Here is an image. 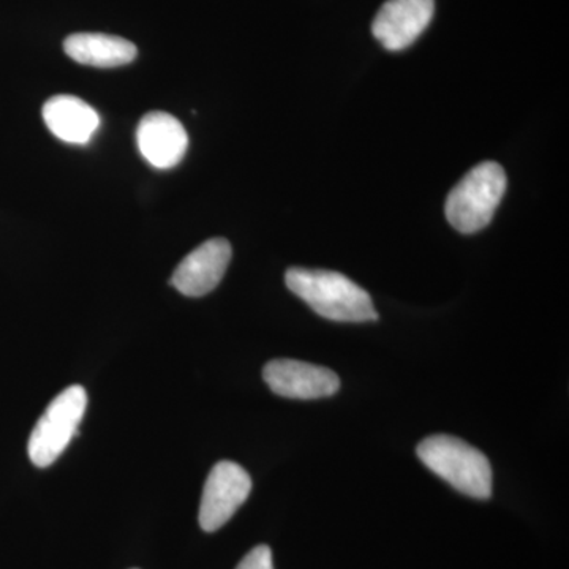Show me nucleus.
<instances>
[{
	"label": "nucleus",
	"mask_w": 569,
	"mask_h": 569,
	"mask_svg": "<svg viewBox=\"0 0 569 569\" xmlns=\"http://www.w3.org/2000/svg\"><path fill=\"white\" fill-rule=\"evenodd\" d=\"M284 282L310 309L328 320L340 323L378 320L369 293L340 272L291 268L284 276Z\"/></svg>",
	"instance_id": "1"
},
{
	"label": "nucleus",
	"mask_w": 569,
	"mask_h": 569,
	"mask_svg": "<svg viewBox=\"0 0 569 569\" xmlns=\"http://www.w3.org/2000/svg\"><path fill=\"white\" fill-rule=\"evenodd\" d=\"M418 458L437 477L463 496L488 500L492 496V467L479 449L451 436H432L417 448Z\"/></svg>",
	"instance_id": "2"
},
{
	"label": "nucleus",
	"mask_w": 569,
	"mask_h": 569,
	"mask_svg": "<svg viewBox=\"0 0 569 569\" xmlns=\"http://www.w3.org/2000/svg\"><path fill=\"white\" fill-rule=\"evenodd\" d=\"M505 190L507 173L500 164H477L449 192L445 206L448 222L460 233H478L493 219Z\"/></svg>",
	"instance_id": "3"
},
{
	"label": "nucleus",
	"mask_w": 569,
	"mask_h": 569,
	"mask_svg": "<svg viewBox=\"0 0 569 569\" xmlns=\"http://www.w3.org/2000/svg\"><path fill=\"white\" fill-rule=\"evenodd\" d=\"M88 408V392L82 387L63 389L48 406L29 438L28 452L33 466L50 467L61 458L71 438L77 436Z\"/></svg>",
	"instance_id": "4"
},
{
	"label": "nucleus",
	"mask_w": 569,
	"mask_h": 569,
	"mask_svg": "<svg viewBox=\"0 0 569 569\" xmlns=\"http://www.w3.org/2000/svg\"><path fill=\"white\" fill-rule=\"evenodd\" d=\"M252 492V478L238 463L223 460L217 463L206 479L200 505V526L204 531H217L233 518Z\"/></svg>",
	"instance_id": "5"
},
{
	"label": "nucleus",
	"mask_w": 569,
	"mask_h": 569,
	"mask_svg": "<svg viewBox=\"0 0 569 569\" xmlns=\"http://www.w3.org/2000/svg\"><path fill=\"white\" fill-rule=\"evenodd\" d=\"M269 389L287 399L316 400L335 396L340 380L328 367L309 365L296 359H274L263 369Z\"/></svg>",
	"instance_id": "6"
},
{
	"label": "nucleus",
	"mask_w": 569,
	"mask_h": 569,
	"mask_svg": "<svg viewBox=\"0 0 569 569\" xmlns=\"http://www.w3.org/2000/svg\"><path fill=\"white\" fill-rule=\"evenodd\" d=\"M436 13V0H388L373 20V37L389 51H402L419 39Z\"/></svg>",
	"instance_id": "7"
},
{
	"label": "nucleus",
	"mask_w": 569,
	"mask_h": 569,
	"mask_svg": "<svg viewBox=\"0 0 569 569\" xmlns=\"http://www.w3.org/2000/svg\"><path fill=\"white\" fill-rule=\"evenodd\" d=\"M231 254L233 252L227 239H209L183 258L171 277V284L190 298L211 293L222 282Z\"/></svg>",
	"instance_id": "8"
},
{
	"label": "nucleus",
	"mask_w": 569,
	"mask_h": 569,
	"mask_svg": "<svg viewBox=\"0 0 569 569\" xmlns=\"http://www.w3.org/2000/svg\"><path fill=\"white\" fill-rule=\"evenodd\" d=\"M141 156L152 167L168 170L181 163L189 146L186 129L174 116L163 111L148 112L137 130Z\"/></svg>",
	"instance_id": "9"
},
{
	"label": "nucleus",
	"mask_w": 569,
	"mask_h": 569,
	"mask_svg": "<svg viewBox=\"0 0 569 569\" xmlns=\"http://www.w3.org/2000/svg\"><path fill=\"white\" fill-rule=\"evenodd\" d=\"M48 129L59 140L70 144H86L99 129L100 118L91 104L73 96L51 97L43 107Z\"/></svg>",
	"instance_id": "10"
},
{
	"label": "nucleus",
	"mask_w": 569,
	"mask_h": 569,
	"mask_svg": "<svg viewBox=\"0 0 569 569\" xmlns=\"http://www.w3.org/2000/svg\"><path fill=\"white\" fill-rule=\"evenodd\" d=\"M63 50L74 62L82 66L114 69L127 66L137 58V47L132 41L108 33H73L63 41Z\"/></svg>",
	"instance_id": "11"
},
{
	"label": "nucleus",
	"mask_w": 569,
	"mask_h": 569,
	"mask_svg": "<svg viewBox=\"0 0 569 569\" xmlns=\"http://www.w3.org/2000/svg\"><path fill=\"white\" fill-rule=\"evenodd\" d=\"M236 569H274L271 549L268 546H257L247 553Z\"/></svg>",
	"instance_id": "12"
}]
</instances>
